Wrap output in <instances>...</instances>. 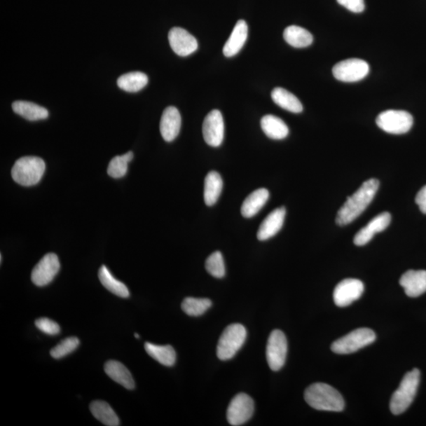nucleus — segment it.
I'll return each mask as SVG.
<instances>
[{
	"label": "nucleus",
	"instance_id": "nucleus-1",
	"mask_svg": "<svg viewBox=\"0 0 426 426\" xmlns=\"http://www.w3.org/2000/svg\"><path fill=\"white\" fill-rule=\"evenodd\" d=\"M379 181L369 179L359 187V189L349 197L341 207L336 216V224L344 226L353 222L372 202L379 189Z\"/></svg>",
	"mask_w": 426,
	"mask_h": 426
},
{
	"label": "nucleus",
	"instance_id": "nucleus-2",
	"mask_svg": "<svg viewBox=\"0 0 426 426\" xmlns=\"http://www.w3.org/2000/svg\"><path fill=\"white\" fill-rule=\"evenodd\" d=\"M304 397L307 404L318 411L340 412L345 407L341 394L327 384L310 385L305 390Z\"/></svg>",
	"mask_w": 426,
	"mask_h": 426
},
{
	"label": "nucleus",
	"instance_id": "nucleus-3",
	"mask_svg": "<svg viewBox=\"0 0 426 426\" xmlns=\"http://www.w3.org/2000/svg\"><path fill=\"white\" fill-rule=\"evenodd\" d=\"M421 373L418 369L407 373L398 390L394 392L390 401V410L393 415L405 412L415 399L420 383Z\"/></svg>",
	"mask_w": 426,
	"mask_h": 426
},
{
	"label": "nucleus",
	"instance_id": "nucleus-4",
	"mask_svg": "<svg viewBox=\"0 0 426 426\" xmlns=\"http://www.w3.org/2000/svg\"><path fill=\"white\" fill-rule=\"evenodd\" d=\"M46 172V163L37 156H24L12 167V178L23 186H32L39 183Z\"/></svg>",
	"mask_w": 426,
	"mask_h": 426
},
{
	"label": "nucleus",
	"instance_id": "nucleus-5",
	"mask_svg": "<svg viewBox=\"0 0 426 426\" xmlns=\"http://www.w3.org/2000/svg\"><path fill=\"white\" fill-rule=\"evenodd\" d=\"M247 331L241 324L229 325L223 331L219 340L217 354L219 359L227 361L234 358L235 355L245 343Z\"/></svg>",
	"mask_w": 426,
	"mask_h": 426
},
{
	"label": "nucleus",
	"instance_id": "nucleus-6",
	"mask_svg": "<svg viewBox=\"0 0 426 426\" xmlns=\"http://www.w3.org/2000/svg\"><path fill=\"white\" fill-rule=\"evenodd\" d=\"M376 340V334L371 329H356L331 344V350L336 354L348 355L356 352Z\"/></svg>",
	"mask_w": 426,
	"mask_h": 426
},
{
	"label": "nucleus",
	"instance_id": "nucleus-7",
	"mask_svg": "<svg viewBox=\"0 0 426 426\" xmlns=\"http://www.w3.org/2000/svg\"><path fill=\"white\" fill-rule=\"evenodd\" d=\"M378 126L392 135H404L411 129L413 123V116L406 111L387 110L378 116Z\"/></svg>",
	"mask_w": 426,
	"mask_h": 426
},
{
	"label": "nucleus",
	"instance_id": "nucleus-8",
	"mask_svg": "<svg viewBox=\"0 0 426 426\" xmlns=\"http://www.w3.org/2000/svg\"><path fill=\"white\" fill-rule=\"evenodd\" d=\"M287 354V338L280 330H274L269 336L266 358L269 367L273 371H278L285 364Z\"/></svg>",
	"mask_w": 426,
	"mask_h": 426
},
{
	"label": "nucleus",
	"instance_id": "nucleus-9",
	"mask_svg": "<svg viewBox=\"0 0 426 426\" xmlns=\"http://www.w3.org/2000/svg\"><path fill=\"white\" fill-rule=\"evenodd\" d=\"M369 72L367 62L359 59L343 60L333 69L334 77L343 83H356L366 78Z\"/></svg>",
	"mask_w": 426,
	"mask_h": 426
},
{
	"label": "nucleus",
	"instance_id": "nucleus-10",
	"mask_svg": "<svg viewBox=\"0 0 426 426\" xmlns=\"http://www.w3.org/2000/svg\"><path fill=\"white\" fill-rule=\"evenodd\" d=\"M254 412V402L252 398L245 393L238 394L228 406V421L231 425H242L252 418Z\"/></svg>",
	"mask_w": 426,
	"mask_h": 426
},
{
	"label": "nucleus",
	"instance_id": "nucleus-11",
	"mask_svg": "<svg viewBox=\"0 0 426 426\" xmlns=\"http://www.w3.org/2000/svg\"><path fill=\"white\" fill-rule=\"evenodd\" d=\"M60 268V263L57 255L48 254L34 267L31 279L36 286H46L54 280Z\"/></svg>",
	"mask_w": 426,
	"mask_h": 426
},
{
	"label": "nucleus",
	"instance_id": "nucleus-12",
	"mask_svg": "<svg viewBox=\"0 0 426 426\" xmlns=\"http://www.w3.org/2000/svg\"><path fill=\"white\" fill-rule=\"evenodd\" d=\"M205 142L212 147L221 146L224 139V122L221 112L212 110L205 118L202 127Z\"/></svg>",
	"mask_w": 426,
	"mask_h": 426
},
{
	"label": "nucleus",
	"instance_id": "nucleus-13",
	"mask_svg": "<svg viewBox=\"0 0 426 426\" xmlns=\"http://www.w3.org/2000/svg\"><path fill=\"white\" fill-rule=\"evenodd\" d=\"M364 289V284L359 280H343L335 288L334 303L337 306L346 307L360 298Z\"/></svg>",
	"mask_w": 426,
	"mask_h": 426
},
{
	"label": "nucleus",
	"instance_id": "nucleus-14",
	"mask_svg": "<svg viewBox=\"0 0 426 426\" xmlns=\"http://www.w3.org/2000/svg\"><path fill=\"white\" fill-rule=\"evenodd\" d=\"M168 40L173 51L183 57L195 53L198 48L195 37L183 28H172L168 34Z\"/></svg>",
	"mask_w": 426,
	"mask_h": 426
},
{
	"label": "nucleus",
	"instance_id": "nucleus-15",
	"mask_svg": "<svg viewBox=\"0 0 426 426\" xmlns=\"http://www.w3.org/2000/svg\"><path fill=\"white\" fill-rule=\"evenodd\" d=\"M391 219V214L387 212H382L375 217L366 227L362 228L355 235L354 239L355 245L358 247L366 245L369 242L372 240L375 234L381 233L390 226Z\"/></svg>",
	"mask_w": 426,
	"mask_h": 426
},
{
	"label": "nucleus",
	"instance_id": "nucleus-16",
	"mask_svg": "<svg viewBox=\"0 0 426 426\" xmlns=\"http://www.w3.org/2000/svg\"><path fill=\"white\" fill-rule=\"evenodd\" d=\"M181 124V115L175 106L167 108L161 116L160 130L163 139L171 142L177 139L180 132Z\"/></svg>",
	"mask_w": 426,
	"mask_h": 426
},
{
	"label": "nucleus",
	"instance_id": "nucleus-17",
	"mask_svg": "<svg viewBox=\"0 0 426 426\" xmlns=\"http://www.w3.org/2000/svg\"><path fill=\"white\" fill-rule=\"evenodd\" d=\"M286 216L284 207L273 210L260 225L258 231V239L260 241H266L277 235L283 228Z\"/></svg>",
	"mask_w": 426,
	"mask_h": 426
},
{
	"label": "nucleus",
	"instance_id": "nucleus-18",
	"mask_svg": "<svg viewBox=\"0 0 426 426\" xmlns=\"http://www.w3.org/2000/svg\"><path fill=\"white\" fill-rule=\"evenodd\" d=\"M407 296L416 298L426 292V271L409 270L399 280Z\"/></svg>",
	"mask_w": 426,
	"mask_h": 426
},
{
	"label": "nucleus",
	"instance_id": "nucleus-19",
	"mask_svg": "<svg viewBox=\"0 0 426 426\" xmlns=\"http://www.w3.org/2000/svg\"><path fill=\"white\" fill-rule=\"evenodd\" d=\"M248 37V26L245 21H238L231 33L229 39L223 49V53L226 57H233L240 52Z\"/></svg>",
	"mask_w": 426,
	"mask_h": 426
},
{
	"label": "nucleus",
	"instance_id": "nucleus-20",
	"mask_svg": "<svg viewBox=\"0 0 426 426\" xmlns=\"http://www.w3.org/2000/svg\"><path fill=\"white\" fill-rule=\"evenodd\" d=\"M104 371L111 379L127 390H133L135 387L132 375L121 362L114 360L106 362L104 365Z\"/></svg>",
	"mask_w": 426,
	"mask_h": 426
},
{
	"label": "nucleus",
	"instance_id": "nucleus-21",
	"mask_svg": "<svg viewBox=\"0 0 426 426\" xmlns=\"http://www.w3.org/2000/svg\"><path fill=\"white\" fill-rule=\"evenodd\" d=\"M269 198V192L266 188L256 190L244 200L241 207L243 217L252 218L261 210Z\"/></svg>",
	"mask_w": 426,
	"mask_h": 426
},
{
	"label": "nucleus",
	"instance_id": "nucleus-22",
	"mask_svg": "<svg viewBox=\"0 0 426 426\" xmlns=\"http://www.w3.org/2000/svg\"><path fill=\"white\" fill-rule=\"evenodd\" d=\"M261 127L266 135L273 140L286 139L289 134L287 124L277 116L267 115L261 118Z\"/></svg>",
	"mask_w": 426,
	"mask_h": 426
},
{
	"label": "nucleus",
	"instance_id": "nucleus-23",
	"mask_svg": "<svg viewBox=\"0 0 426 426\" xmlns=\"http://www.w3.org/2000/svg\"><path fill=\"white\" fill-rule=\"evenodd\" d=\"M12 109L16 114L29 121L46 120L48 117L46 109L32 102L18 100L12 104Z\"/></svg>",
	"mask_w": 426,
	"mask_h": 426
},
{
	"label": "nucleus",
	"instance_id": "nucleus-24",
	"mask_svg": "<svg viewBox=\"0 0 426 426\" xmlns=\"http://www.w3.org/2000/svg\"><path fill=\"white\" fill-rule=\"evenodd\" d=\"M271 96L275 104L286 111L292 112V114H300L303 110V104L300 102V100L284 88H275L273 90Z\"/></svg>",
	"mask_w": 426,
	"mask_h": 426
},
{
	"label": "nucleus",
	"instance_id": "nucleus-25",
	"mask_svg": "<svg viewBox=\"0 0 426 426\" xmlns=\"http://www.w3.org/2000/svg\"><path fill=\"white\" fill-rule=\"evenodd\" d=\"M223 179L217 172H210L205 179L204 199L205 205H214L223 190Z\"/></svg>",
	"mask_w": 426,
	"mask_h": 426
},
{
	"label": "nucleus",
	"instance_id": "nucleus-26",
	"mask_svg": "<svg viewBox=\"0 0 426 426\" xmlns=\"http://www.w3.org/2000/svg\"><path fill=\"white\" fill-rule=\"evenodd\" d=\"M284 39L288 45L294 48H302L312 45V35L308 30L298 26H291L285 29Z\"/></svg>",
	"mask_w": 426,
	"mask_h": 426
},
{
	"label": "nucleus",
	"instance_id": "nucleus-27",
	"mask_svg": "<svg viewBox=\"0 0 426 426\" xmlns=\"http://www.w3.org/2000/svg\"><path fill=\"white\" fill-rule=\"evenodd\" d=\"M149 78L145 73L136 71L122 75L117 81L118 86L128 92H137L145 88Z\"/></svg>",
	"mask_w": 426,
	"mask_h": 426
},
{
	"label": "nucleus",
	"instance_id": "nucleus-28",
	"mask_svg": "<svg viewBox=\"0 0 426 426\" xmlns=\"http://www.w3.org/2000/svg\"><path fill=\"white\" fill-rule=\"evenodd\" d=\"M90 411L92 415L105 425L118 426L121 425L120 419L116 412L104 401H94L90 404Z\"/></svg>",
	"mask_w": 426,
	"mask_h": 426
},
{
	"label": "nucleus",
	"instance_id": "nucleus-29",
	"mask_svg": "<svg viewBox=\"0 0 426 426\" xmlns=\"http://www.w3.org/2000/svg\"><path fill=\"white\" fill-rule=\"evenodd\" d=\"M99 279L102 285L112 294L121 298H128L130 291L126 285L116 280L105 266L100 267Z\"/></svg>",
	"mask_w": 426,
	"mask_h": 426
},
{
	"label": "nucleus",
	"instance_id": "nucleus-30",
	"mask_svg": "<svg viewBox=\"0 0 426 426\" xmlns=\"http://www.w3.org/2000/svg\"><path fill=\"white\" fill-rule=\"evenodd\" d=\"M145 349L149 356L165 366H172L177 361V353L170 345L160 346L146 343Z\"/></svg>",
	"mask_w": 426,
	"mask_h": 426
},
{
	"label": "nucleus",
	"instance_id": "nucleus-31",
	"mask_svg": "<svg viewBox=\"0 0 426 426\" xmlns=\"http://www.w3.org/2000/svg\"><path fill=\"white\" fill-rule=\"evenodd\" d=\"M133 158L134 153L130 151L123 156H115L109 163L108 174L114 179L125 177L128 170V164Z\"/></svg>",
	"mask_w": 426,
	"mask_h": 426
},
{
	"label": "nucleus",
	"instance_id": "nucleus-32",
	"mask_svg": "<svg viewBox=\"0 0 426 426\" xmlns=\"http://www.w3.org/2000/svg\"><path fill=\"white\" fill-rule=\"evenodd\" d=\"M212 301L208 298H186L181 303V309L187 315L198 317L204 315L212 306Z\"/></svg>",
	"mask_w": 426,
	"mask_h": 426
},
{
	"label": "nucleus",
	"instance_id": "nucleus-33",
	"mask_svg": "<svg viewBox=\"0 0 426 426\" xmlns=\"http://www.w3.org/2000/svg\"><path fill=\"white\" fill-rule=\"evenodd\" d=\"M205 268L216 278H223L226 273L223 255L220 252L212 253L205 262Z\"/></svg>",
	"mask_w": 426,
	"mask_h": 426
},
{
	"label": "nucleus",
	"instance_id": "nucleus-34",
	"mask_svg": "<svg viewBox=\"0 0 426 426\" xmlns=\"http://www.w3.org/2000/svg\"><path fill=\"white\" fill-rule=\"evenodd\" d=\"M80 341L77 337H69L62 341L57 346L51 350L52 357L55 359H60L74 352L79 346Z\"/></svg>",
	"mask_w": 426,
	"mask_h": 426
},
{
	"label": "nucleus",
	"instance_id": "nucleus-35",
	"mask_svg": "<svg viewBox=\"0 0 426 426\" xmlns=\"http://www.w3.org/2000/svg\"><path fill=\"white\" fill-rule=\"evenodd\" d=\"M35 324L37 329L47 335L55 336L60 333V325L48 318L43 317L36 320Z\"/></svg>",
	"mask_w": 426,
	"mask_h": 426
},
{
	"label": "nucleus",
	"instance_id": "nucleus-36",
	"mask_svg": "<svg viewBox=\"0 0 426 426\" xmlns=\"http://www.w3.org/2000/svg\"><path fill=\"white\" fill-rule=\"evenodd\" d=\"M337 2L354 13H361L365 10L364 0H337Z\"/></svg>",
	"mask_w": 426,
	"mask_h": 426
},
{
	"label": "nucleus",
	"instance_id": "nucleus-37",
	"mask_svg": "<svg viewBox=\"0 0 426 426\" xmlns=\"http://www.w3.org/2000/svg\"><path fill=\"white\" fill-rule=\"evenodd\" d=\"M415 202L419 206L420 210L426 214V186L418 193Z\"/></svg>",
	"mask_w": 426,
	"mask_h": 426
},
{
	"label": "nucleus",
	"instance_id": "nucleus-38",
	"mask_svg": "<svg viewBox=\"0 0 426 426\" xmlns=\"http://www.w3.org/2000/svg\"><path fill=\"white\" fill-rule=\"evenodd\" d=\"M135 338H137V339H139V334H135Z\"/></svg>",
	"mask_w": 426,
	"mask_h": 426
},
{
	"label": "nucleus",
	"instance_id": "nucleus-39",
	"mask_svg": "<svg viewBox=\"0 0 426 426\" xmlns=\"http://www.w3.org/2000/svg\"><path fill=\"white\" fill-rule=\"evenodd\" d=\"M0 261H1V263H2V261H3V256H2V254L0 255Z\"/></svg>",
	"mask_w": 426,
	"mask_h": 426
}]
</instances>
